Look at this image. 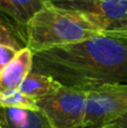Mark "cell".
I'll list each match as a JSON object with an SVG mask.
<instances>
[{"mask_svg": "<svg viewBox=\"0 0 127 128\" xmlns=\"http://www.w3.org/2000/svg\"><path fill=\"white\" fill-rule=\"evenodd\" d=\"M0 108H24L38 110L36 99L25 96L18 89L0 90Z\"/></svg>", "mask_w": 127, "mask_h": 128, "instance_id": "cell-11", "label": "cell"}, {"mask_svg": "<svg viewBox=\"0 0 127 128\" xmlns=\"http://www.w3.org/2000/svg\"><path fill=\"white\" fill-rule=\"evenodd\" d=\"M127 112V82L105 84L87 91V109L82 128H99Z\"/></svg>", "mask_w": 127, "mask_h": 128, "instance_id": "cell-4", "label": "cell"}, {"mask_svg": "<svg viewBox=\"0 0 127 128\" xmlns=\"http://www.w3.org/2000/svg\"><path fill=\"white\" fill-rule=\"evenodd\" d=\"M99 128H110L109 125H107V126H102V127H99Z\"/></svg>", "mask_w": 127, "mask_h": 128, "instance_id": "cell-15", "label": "cell"}, {"mask_svg": "<svg viewBox=\"0 0 127 128\" xmlns=\"http://www.w3.org/2000/svg\"><path fill=\"white\" fill-rule=\"evenodd\" d=\"M53 4L82 14L110 36L127 30V0H51Z\"/></svg>", "mask_w": 127, "mask_h": 128, "instance_id": "cell-5", "label": "cell"}, {"mask_svg": "<svg viewBox=\"0 0 127 128\" xmlns=\"http://www.w3.org/2000/svg\"><path fill=\"white\" fill-rule=\"evenodd\" d=\"M32 71L62 86L90 91L127 82V42L107 35L34 53Z\"/></svg>", "mask_w": 127, "mask_h": 128, "instance_id": "cell-1", "label": "cell"}, {"mask_svg": "<svg viewBox=\"0 0 127 128\" xmlns=\"http://www.w3.org/2000/svg\"><path fill=\"white\" fill-rule=\"evenodd\" d=\"M0 43L22 50L26 47L25 27L0 11Z\"/></svg>", "mask_w": 127, "mask_h": 128, "instance_id": "cell-10", "label": "cell"}, {"mask_svg": "<svg viewBox=\"0 0 127 128\" xmlns=\"http://www.w3.org/2000/svg\"><path fill=\"white\" fill-rule=\"evenodd\" d=\"M25 34L26 46L33 53L104 35L82 14L58 7L51 0L27 22Z\"/></svg>", "mask_w": 127, "mask_h": 128, "instance_id": "cell-2", "label": "cell"}, {"mask_svg": "<svg viewBox=\"0 0 127 128\" xmlns=\"http://www.w3.org/2000/svg\"><path fill=\"white\" fill-rule=\"evenodd\" d=\"M17 53L18 50H16L15 47L0 43V74L4 71V68L11 62V60L15 58Z\"/></svg>", "mask_w": 127, "mask_h": 128, "instance_id": "cell-12", "label": "cell"}, {"mask_svg": "<svg viewBox=\"0 0 127 128\" xmlns=\"http://www.w3.org/2000/svg\"><path fill=\"white\" fill-rule=\"evenodd\" d=\"M50 0H0V11L25 27L32 16Z\"/></svg>", "mask_w": 127, "mask_h": 128, "instance_id": "cell-9", "label": "cell"}, {"mask_svg": "<svg viewBox=\"0 0 127 128\" xmlns=\"http://www.w3.org/2000/svg\"><path fill=\"white\" fill-rule=\"evenodd\" d=\"M62 84L52 76L32 71L22 80L18 90L27 97L33 99H40L55 92Z\"/></svg>", "mask_w": 127, "mask_h": 128, "instance_id": "cell-8", "label": "cell"}, {"mask_svg": "<svg viewBox=\"0 0 127 128\" xmlns=\"http://www.w3.org/2000/svg\"><path fill=\"white\" fill-rule=\"evenodd\" d=\"M110 37H115V38H118V40H124V42H127V30L119 32V33H116V34H112V35H110Z\"/></svg>", "mask_w": 127, "mask_h": 128, "instance_id": "cell-14", "label": "cell"}, {"mask_svg": "<svg viewBox=\"0 0 127 128\" xmlns=\"http://www.w3.org/2000/svg\"><path fill=\"white\" fill-rule=\"evenodd\" d=\"M36 104L53 128H82L87 91L61 86L52 94L36 99Z\"/></svg>", "mask_w": 127, "mask_h": 128, "instance_id": "cell-3", "label": "cell"}, {"mask_svg": "<svg viewBox=\"0 0 127 128\" xmlns=\"http://www.w3.org/2000/svg\"><path fill=\"white\" fill-rule=\"evenodd\" d=\"M109 126L112 128H127V112L117 118L114 122L109 124Z\"/></svg>", "mask_w": 127, "mask_h": 128, "instance_id": "cell-13", "label": "cell"}, {"mask_svg": "<svg viewBox=\"0 0 127 128\" xmlns=\"http://www.w3.org/2000/svg\"><path fill=\"white\" fill-rule=\"evenodd\" d=\"M33 58L34 53L27 46L19 50L0 74V90L18 89L26 75L32 72Z\"/></svg>", "mask_w": 127, "mask_h": 128, "instance_id": "cell-6", "label": "cell"}, {"mask_svg": "<svg viewBox=\"0 0 127 128\" xmlns=\"http://www.w3.org/2000/svg\"><path fill=\"white\" fill-rule=\"evenodd\" d=\"M0 128H2V127H1V126H0Z\"/></svg>", "mask_w": 127, "mask_h": 128, "instance_id": "cell-16", "label": "cell"}, {"mask_svg": "<svg viewBox=\"0 0 127 128\" xmlns=\"http://www.w3.org/2000/svg\"><path fill=\"white\" fill-rule=\"evenodd\" d=\"M2 128H53L40 110L24 108H0Z\"/></svg>", "mask_w": 127, "mask_h": 128, "instance_id": "cell-7", "label": "cell"}]
</instances>
